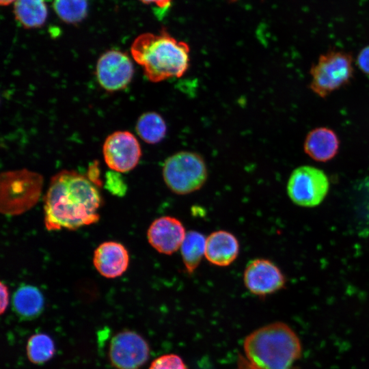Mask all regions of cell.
<instances>
[{
  "label": "cell",
  "instance_id": "cell-1",
  "mask_svg": "<svg viewBox=\"0 0 369 369\" xmlns=\"http://www.w3.org/2000/svg\"><path fill=\"white\" fill-rule=\"evenodd\" d=\"M100 203V193L87 177L62 170L52 177L45 195V227L49 231L76 230L94 223Z\"/></svg>",
  "mask_w": 369,
  "mask_h": 369
},
{
  "label": "cell",
  "instance_id": "cell-2",
  "mask_svg": "<svg viewBox=\"0 0 369 369\" xmlns=\"http://www.w3.org/2000/svg\"><path fill=\"white\" fill-rule=\"evenodd\" d=\"M131 52L146 78L153 83L181 77L189 66V46L165 29L158 33L138 36L131 44Z\"/></svg>",
  "mask_w": 369,
  "mask_h": 369
},
{
  "label": "cell",
  "instance_id": "cell-3",
  "mask_svg": "<svg viewBox=\"0 0 369 369\" xmlns=\"http://www.w3.org/2000/svg\"><path fill=\"white\" fill-rule=\"evenodd\" d=\"M243 348L248 360L258 369H290L302 350L295 332L281 322L251 333L244 341Z\"/></svg>",
  "mask_w": 369,
  "mask_h": 369
},
{
  "label": "cell",
  "instance_id": "cell-4",
  "mask_svg": "<svg viewBox=\"0 0 369 369\" xmlns=\"http://www.w3.org/2000/svg\"><path fill=\"white\" fill-rule=\"evenodd\" d=\"M43 185L41 174L27 169L2 172L0 176V210L18 215L39 200Z\"/></svg>",
  "mask_w": 369,
  "mask_h": 369
},
{
  "label": "cell",
  "instance_id": "cell-5",
  "mask_svg": "<svg viewBox=\"0 0 369 369\" xmlns=\"http://www.w3.org/2000/svg\"><path fill=\"white\" fill-rule=\"evenodd\" d=\"M167 187L178 195H187L201 189L208 178L204 159L194 152L180 151L169 156L163 166Z\"/></svg>",
  "mask_w": 369,
  "mask_h": 369
},
{
  "label": "cell",
  "instance_id": "cell-6",
  "mask_svg": "<svg viewBox=\"0 0 369 369\" xmlns=\"http://www.w3.org/2000/svg\"><path fill=\"white\" fill-rule=\"evenodd\" d=\"M353 72L352 57L344 52L332 51L321 55L310 70V88L325 97L347 83Z\"/></svg>",
  "mask_w": 369,
  "mask_h": 369
},
{
  "label": "cell",
  "instance_id": "cell-7",
  "mask_svg": "<svg viewBox=\"0 0 369 369\" xmlns=\"http://www.w3.org/2000/svg\"><path fill=\"white\" fill-rule=\"evenodd\" d=\"M329 180L320 169L312 166H301L291 174L287 192L297 205L314 207L320 204L329 191Z\"/></svg>",
  "mask_w": 369,
  "mask_h": 369
},
{
  "label": "cell",
  "instance_id": "cell-8",
  "mask_svg": "<svg viewBox=\"0 0 369 369\" xmlns=\"http://www.w3.org/2000/svg\"><path fill=\"white\" fill-rule=\"evenodd\" d=\"M102 154L106 164L111 170L123 173L137 165L141 156V149L133 133L118 131L105 139Z\"/></svg>",
  "mask_w": 369,
  "mask_h": 369
},
{
  "label": "cell",
  "instance_id": "cell-9",
  "mask_svg": "<svg viewBox=\"0 0 369 369\" xmlns=\"http://www.w3.org/2000/svg\"><path fill=\"white\" fill-rule=\"evenodd\" d=\"M134 66L128 55L118 50L102 53L96 66V76L100 87L109 92L125 89L132 81Z\"/></svg>",
  "mask_w": 369,
  "mask_h": 369
},
{
  "label": "cell",
  "instance_id": "cell-10",
  "mask_svg": "<svg viewBox=\"0 0 369 369\" xmlns=\"http://www.w3.org/2000/svg\"><path fill=\"white\" fill-rule=\"evenodd\" d=\"M148 356L147 342L135 332H120L111 341L110 360L118 369H137L146 363Z\"/></svg>",
  "mask_w": 369,
  "mask_h": 369
},
{
  "label": "cell",
  "instance_id": "cell-11",
  "mask_svg": "<svg viewBox=\"0 0 369 369\" xmlns=\"http://www.w3.org/2000/svg\"><path fill=\"white\" fill-rule=\"evenodd\" d=\"M243 282L252 294L266 296L283 288L286 278L274 262L265 258H256L247 264Z\"/></svg>",
  "mask_w": 369,
  "mask_h": 369
},
{
  "label": "cell",
  "instance_id": "cell-12",
  "mask_svg": "<svg viewBox=\"0 0 369 369\" xmlns=\"http://www.w3.org/2000/svg\"><path fill=\"white\" fill-rule=\"evenodd\" d=\"M186 233L184 226L179 219L163 216L152 222L147 238L150 245L158 252L171 255L180 248Z\"/></svg>",
  "mask_w": 369,
  "mask_h": 369
},
{
  "label": "cell",
  "instance_id": "cell-13",
  "mask_svg": "<svg viewBox=\"0 0 369 369\" xmlns=\"http://www.w3.org/2000/svg\"><path fill=\"white\" fill-rule=\"evenodd\" d=\"M93 262L101 275L107 278L118 277L122 275L128 268V253L126 249L119 243L105 242L95 250Z\"/></svg>",
  "mask_w": 369,
  "mask_h": 369
},
{
  "label": "cell",
  "instance_id": "cell-14",
  "mask_svg": "<svg viewBox=\"0 0 369 369\" xmlns=\"http://www.w3.org/2000/svg\"><path fill=\"white\" fill-rule=\"evenodd\" d=\"M239 249L238 241L234 234L217 230L206 238L204 256L212 264L227 266L236 259Z\"/></svg>",
  "mask_w": 369,
  "mask_h": 369
},
{
  "label": "cell",
  "instance_id": "cell-15",
  "mask_svg": "<svg viewBox=\"0 0 369 369\" xmlns=\"http://www.w3.org/2000/svg\"><path fill=\"white\" fill-rule=\"evenodd\" d=\"M339 148V140L333 131L317 128L311 131L304 143V150L312 159L325 162L333 158Z\"/></svg>",
  "mask_w": 369,
  "mask_h": 369
},
{
  "label": "cell",
  "instance_id": "cell-16",
  "mask_svg": "<svg viewBox=\"0 0 369 369\" xmlns=\"http://www.w3.org/2000/svg\"><path fill=\"white\" fill-rule=\"evenodd\" d=\"M12 305L15 312L23 319L37 317L43 310L44 301L40 290L36 286L23 285L14 292Z\"/></svg>",
  "mask_w": 369,
  "mask_h": 369
},
{
  "label": "cell",
  "instance_id": "cell-17",
  "mask_svg": "<svg viewBox=\"0 0 369 369\" xmlns=\"http://www.w3.org/2000/svg\"><path fill=\"white\" fill-rule=\"evenodd\" d=\"M14 14L25 28L32 29L45 23L48 12L44 0H16Z\"/></svg>",
  "mask_w": 369,
  "mask_h": 369
},
{
  "label": "cell",
  "instance_id": "cell-18",
  "mask_svg": "<svg viewBox=\"0 0 369 369\" xmlns=\"http://www.w3.org/2000/svg\"><path fill=\"white\" fill-rule=\"evenodd\" d=\"M206 241L200 232L191 230L186 233L180 249L187 273H193L200 264L205 256Z\"/></svg>",
  "mask_w": 369,
  "mask_h": 369
},
{
  "label": "cell",
  "instance_id": "cell-19",
  "mask_svg": "<svg viewBox=\"0 0 369 369\" xmlns=\"http://www.w3.org/2000/svg\"><path fill=\"white\" fill-rule=\"evenodd\" d=\"M136 132L139 137L149 144H156L165 137L167 126L163 117L154 111L141 115L136 124Z\"/></svg>",
  "mask_w": 369,
  "mask_h": 369
},
{
  "label": "cell",
  "instance_id": "cell-20",
  "mask_svg": "<svg viewBox=\"0 0 369 369\" xmlns=\"http://www.w3.org/2000/svg\"><path fill=\"white\" fill-rule=\"evenodd\" d=\"M87 0H54L53 8L59 18L65 23L76 24L87 14Z\"/></svg>",
  "mask_w": 369,
  "mask_h": 369
},
{
  "label": "cell",
  "instance_id": "cell-21",
  "mask_svg": "<svg viewBox=\"0 0 369 369\" xmlns=\"http://www.w3.org/2000/svg\"><path fill=\"white\" fill-rule=\"evenodd\" d=\"M55 352L52 339L44 333L32 336L28 340L27 354L29 359L33 364H40L51 359Z\"/></svg>",
  "mask_w": 369,
  "mask_h": 369
},
{
  "label": "cell",
  "instance_id": "cell-22",
  "mask_svg": "<svg viewBox=\"0 0 369 369\" xmlns=\"http://www.w3.org/2000/svg\"><path fill=\"white\" fill-rule=\"evenodd\" d=\"M105 187L111 194L122 197L127 191V186L120 172L111 170L105 174Z\"/></svg>",
  "mask_w": 369,
  "mask_h": 369
},
{
  "label": "cell",
  "instance_id": "cell-23",
  "mask_svg": "<svg viewBox=\"0 0 369 369\" xmlns=\"http://www.w3.org/2000/svg\"><path fill=\"white\" fill-rule=\"evenodd\" d=\"M150 369H187V367L179 356L169 354L156 359Z\"/></svg>",
  "mask_w": 369,
  "mask_h": 369
},
{
  "label": "cell",
  "instance_id": "cell-24",
  "mask_svg": "<svg viewBox=\"0 0 369 369\" xmlns=\"http://www.w3.org/2000/svg\"><path fill=\"white\" fill-rule=\"evenodd\" d=\"M357 63L364 72L369 74V46L364 47L359 52Z\"/></svg>",
  "mask_w": 369,
  "mask_h": 369
},
{
  "label": "cell",
  "instance_id": "cell-25",
  "mask_svg": "<svg viewBox=\"0 0 369 369\" xmlns=\"http://www.w3.org/2000/svg\"><path fill=\"white\" fill-rule=\"evenodd\" d=\"M1 306L0 310L2 314L6 310L9 302V292L8 287L2 282L0 286Z\"/></svg>",
  "mask_w": 369,
  "mask_h": 369
},
{
  "label": "cell",
  "instance_id": "cell-26",
  "mask_svg": "<svg viewBox=\"0 0 369 369\" xmlns=\"http://www.w3.org/2000/svg\"><path fill=\"white\" fill-rule=\"evenodd\" d=\"M147 5H154L158 9L166 12L171 6L172 0H139Z\"/></svg>",
  "mask_w": 369,
  "mask_h": 369
},
{
  "label": "cell",
  "instance_id": "cell-27",
  "mask_svg": "<svg viewBox=\"0 0 369 369\" xmlns=\"http://www.w3.org/2000/svg\"><path fill=\"white\" fill-rule=\"evenodd\" d=\"M95 185L100 184L101 182L99 180V169L98 167L97 162L92 164L88 170V177H87Z\"/></svg>",
  "mask_w": 369,
  "mask_h": 369
},
{
  "label": "cell",
  "instance_id": "cell-28",
  "mask_svg": "<svg viewBox=\"0 0 369 369\" xmlns=\"http://www.w3.org/2000/svg\"><path fill=\"white\" fill-rule=\"evenodd\" d=\"M16 0H0V3L1 5H8L13 2H15Z\"/></svg>",
  "mask_w": 369,
  "mask_h": 369
},
{
  "label": "cell",
  "instance_id": "cell-29",
  "mask_svg": "<svg viewBox=\"0 0 369 369\" xmlns=\"http://www.w3.org/2000/svg\"><path fill=\"white\" fill-rule=\"evenodd\" d=\"M232 1H237V0H231Z\"/></svg>",
  "mask_w": 369,
  "mask_h": 369
}]
</instances>
